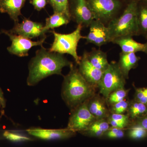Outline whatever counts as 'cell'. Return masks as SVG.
<instances>
[{"instance_id": "obj_4", "label": "cell", "mask_w": 147, "mask_h": 147, "mask_svg": "<svg viewBox=\"0 0 147 147\" xmlns=\"http://www.w3.org/2000/svg\"><path fill=\"white\" fill-rule=\"evenodd\" d=\"M82 25H78L76 30L68 34L59 33L55 30L50 31L54 36V40L49 51L64 55L69 54L74 59L76 64H79L81 57L78 56L77 48L79 40L82 38L86 39V36L81 34Z\"/></svg>"}, {"instance_id": "obj_9", "label": "cell", "mask_w": 147, "mask_h": 147, "mask_svg": "<svg viewBox=\"0 0 147 147\" xmlns=\"http://www.w3.org/2000/svg\"><path fill=\"white\" fill-rule=\"evenodd\" d=\"M71 19L83 27H88L95 17L87 0H68Z\"/></svg>"}, {"instance_id": "obj_17", "label": "cell", "mask_w": 147, "mask_h": 147, "mask_svg": "<svg viewBox=\"0 0 147 147\" xmlns=\"http://www.w3.org/2000/svg\"><path fill=\"white\" fill-rule=\"evenodd\" d=\"M83 55L92 65L100 71L104 72L109 66L107 54L100 49L93 48L90 52L86 51Z\"/></svg>"}, {"instance_id": "obj_22", "label": "cell", "mask_w": 147, "mask_h": 147, "mask_svg": "<svg viewBox=\"0 0 147 147\" xmlns=\"http://www.w3.org/2000/svg\"><path fill=\"white\" fill-rule=\"evenodd\" d=\"M147 112V105L134 99L129 102L127 115L131 121L144 115Z\"/></svg>"}, {"instance_id": "obj_24", "label": "cell", "mask_w": 147, "mask_h": 147, "mask_svg": "<svg viewBox=\"0 0 147 147\" xmlns=\"http://www.w3.org/2000/svg\"><path fill=\"white\" fill-rule=\"evenodd\" d=\"M48 3L53 8L54 13H63L71 19L68 0H48Z\"/></svg>"}, {"instance_id": "obj_13", "label": "cell", "mask_w": 147, "mask_h": 147, "mask_svg": "<svg viewBox=\"0 0 147 147\" xmlns=\"http://www.w3.org/2000/svg\"><path fill=\"white\" fill-rule=\"evenodd\" d=\"M88 109L96 119H107L110 115L106 99L99 94H95L87 100Z\"/></svg>"}, {"instance_id": "obj_29", "label": "cell", "mask_w": 147, "mask_h": 147, "mask_svg": "<svg viewBox=\"0 0 147 147\" xmlns=\"http://www.w3.org/2000/svg\"><path fill=\"white\" fill-rule=\"evenodd\" d=\"M133 86L135 90L134 100L147 105V87L138 88Z\"/></svg>"}, {"instance_id": "obj_1", "label": "cell", "mask_w": 147, "mask_h": 147, "mask_svg": "<svg viewBox=\"0 0 147 147\" xmlns=\"http://www.w3.org/2000/svg\"><path fill=\"white\" fill-rule=\"evenodd\" d=\"M73 65V63L63 54L50 52L42 46L29 62L27 85L33 86L42 79L54 74L63 76L61 73L63 68Z\"/></svg>"}, {"instance_id": "obj_21", "label": "cell", "mask_w": 147, "mask_h": 147, "mask_svg": "<svg viewBox=\"0 0 147 147\" xmlns=\"http://www.w3.org/2000/svg\"><path fill=\"white\" fill-rule=\"evenodd\" d=\"M137 21L139 35L147 38V3L142 1L138 2Z\"/></svg>"}, {"instance_id": "obj_36", "label": "cell", "mask_w": 147, "mask_h": 147, "mask_svg": "<svg viewBox=\"0 0 147 147\" xmlns=\"http://www.w3.org/2000/svg\"><path fill=\"white\" fill-rule=\"evenodd\" d=\"M146 43H147V42H146Z\"/></svg>"}, {"instance_id": "obj_14", "label": "cell", "mask_w": 147, "mask_h": 147, "mask_svg": "<svg viewBox=\"0 0 147 147\" xmlns=\"http://www.w3.org/2000/svg\"><path fill=\"white\" fill-rule=\"evenodd\" d=\"M78 65L79 72L87 82L97 88L98 85L102 78L103 71L92 65L84 55L81 57Z\"/></svg>"}, {"instance_id": "obj_28", "label": "cell", "mask_w": 147, "mask_h": 147, "mask_svg": "<svg viewBox=\"0 0 147 147\" xmlns=\"http://www.w3.org/2000/svg\"><path fill=\"white\" fill-rule=\"evenodd\" d=\"M125 129L110 127L103 136L109 139H121L124 136Z\"/></svg>"}, {"instance_id": "obj_23", "label": "cell", "mask_w": 147, "mask_h": 147, "mask_svg": "<svg viewBox=\"0 0 147 147\" xmlns=\"http://www.w3.org/2000/svg\"><path fill=\"white\" fill-rule=\"evenodd\" d=\"M107 120L110 126L115 128H127L131 123L129 117L127 114L110 113Z\"/></svg>"}, {"instance_id": "obj_18", "label": "cell", "mask_w": 147, "mask_h": 147, "mask_svg": "<svg viewBox=\"0 0 147 147\" xmlns=\"http://www.w3.org/2000/svg\"><path fill=\"white\" fill-rule=\"evenodd\" d=\"M140 59L135 53H125L121 52L120 53L118 64L125 79H128L129 71L137 67Z\"/></svg>"}, {"instance_id": "obj_26", "label": "cell", "mask_w": 147, "mask_h": 147, "mask_svg": "<svg viewBox=\"0 0 147 147\" xmlns=\"http://www.w3.org/2000/svg\"><path fill=\"white\" fill-rule=\"evenodd\" d=\"M128 129V136L133 139H144L147 137V129L142 127L131 125L127 127Z\"/></svg>"}, {"instance_id": "obj_31", "label": "cell", "mask_w": 147, "mask_h": 147, "mask_svg": "<svg viewBox=\"0 0 147 147\" xmlns=\"http://www.w3.org/2000/svg\"><path fill=\"white\" fill-rule=\"evenodd\" d=\"M131 125L142 127L147 129V112L144 115L131 121L129 126Z\"/></svg>"}, {"instance_id": "obj_27", "label": "cell", "mask_w": 147, "mask_h": 147, "mask_svg": "<svg viewBox=\"0 0 147 147\" xmlns=\"http://www.w3.org/2000/svg\"><path fill=\"white\" fill-rule=\"evenodd\" d=\"M130 101L126 99L109 106L110 113L124 114L127 112Z\"/></svg>"}, {"instance_id": "obj_3", "label": "cell", "mask_w": 147, "mask_h": 147, "mask_svg": "<svg viewBox=\"0 0 147 147\" xmlns=\"http://www.w3.org/2000/svg\"><path fill=\"white\" fill-rule=\"evenodd\" d=\"M139 1L129 2L123 13L108 24L111 42L121 37L139 35L137 21Z\"/></svg>"}, {"instance_id": "obj_30", "label": "cell", "mask_w": 147, "mask_h": 147, "mask_svg": "<svg viewBox=\"0 0 147 147\" xmlns=\"http://www.w3.org/2000/svg\"><path fill=\"white\" fill-rule=\"evenodd\" d=\"M3 136L11 142H24L30 140L28 137L16 132L5 131L4 132Z\"/></svg>"}, {"instance_id": "obj_19", "label": "cell", "mask_w": 147, "mask_h": 147, "mask_svg": "<svg viewBox=\"0 0 147 147\" xmlns=\"http://www.w3.org/2000/svg\"><path fill=\"white\" fill-rule=\"evenodd\" d=\"M110 127L107 119H97L86 130L81 133L90 137H101L103 136Z\"/></svg>"}, {"instance_id": "obj_33", "label": "cell", "mask_w": 147, "mask_h": 147, "mask_svg": "<svg viewBox=\"0 0 147 147\" xmlns=\"http://www.w3.org/2000/svg\"><path fill=\"white\" fill-rule=\"evenodd\" d=\"M6 100L4 96L2 90L0 88V107L1 108H5L6 107Z\"/></svg>"}, {"instance_id": "obj_15", "label": "cell", "mask_w": 147, "mask_h": 147, "mask_svg": "<svg viewBox=\"0 0 147 147\" xmlns=\"http://www.w3.org/2000/svg\"><path fill=\"white\" fill-rule=\"evenodd\" d=\"M27 0H0V12L7 13L14 21L18 23V17L22 16L21 9Z\"/></svg>"}, {"instance_id": "obj_25", "label": "cell", "mask_w": 147, "mask_h": 147, "mask_svg": "<svg viewBox=\"0 0 147 147\" xmlns=\"http://www.w3.org/2000/svg\"><path fill=\"white\" fill-rule=\"evenodd\" d=\"M130 89H125V88L116 90L111 92L106 98L109 106L126 99L128 96Z\"/></svg>"}, {"instance_id": "obj_16", "label": "cell", "mask_w": 147, "mask_h": 147, "mask_svg": "<svg viewBox=\"0 0 147 147\" xmlns=\"http://www.w3.org/2000/svg\"><path fill=\"white\" fill-rule=\"evenodd\" d=\"M121 47V52L125 53L143 52L147 54V43L135 41L132 36H123L114 40L112 42Z\"/></svg>"}, {"instance_id": "obj_6", "label": "cell", "mask_w": 147, "mask_h": 147, "mask_svg": "<svg viewBox=\"0 0 147 147\" xmlns=\"http://www.w3.org/2000/svg\"><path fill=\"white\" fill-rule=\"evenodd\" d=\"M95 19L108 24L118 16L121 9V0H87Z\"/></svg>"}, {"instance_id": "obj_32", "label": "cell", "mask_w": 147, "mask_h": 147, "mask_svg": "<svg viewBox=\"0 0 147 147\" xmlns=\"http://www.w3.org/2000/svg\"><path fill=\"white\" fill-rule=\"evenodd\" d=\"M30 3L38 11L42 10L49 3L48 0H30Z\"/></svg>"}, {"instance_id": "obj_7", "label": "cell", "mask_w": 147, "mask_h": 147, "mask_svg": "<svg viewBox=\"0 0 147 147\" xmlns=\"http://www.w3.org/2000/svg\"><path fill=\"white\" fill-rule=\"evenodd\" d=\"M87 100L71 110L67 128L75 132L82 133L97 120L88 109Z\"/></svg>"}, {"instance_id": "obj_10", "label": "cell", "mask_w": 147, "mask_h": 147, "mask_svg": "<svg viewBox=\"0 0 147 147\" xmlns=\"http://www.w3.org/2000/svg\"><path fill=\"white\" fill-rule=\"evenodd\" d=\"M43 24L34 22L27 18H24L21 23L14 24V26L9 31L13 34L18 35L31 39L35 38L46 36L43 32Z\"/></svg>"}, {"instance_id": "obj_8", "label": "cell", "mask_w": 147, "mask_h": 147, "mask_svg": "<svg viewBox=\"0 0 147 147\" xmlns=\"http://www.w3.org/2000/svg\"><path fill=\"white\" fill-rule=\"evenodd\" d=\"M1 32L7 35L11 41V45L7 48L9 53L19 57L28 56L29 50L32 47L37 46L42 47L46 39V36H45L40 40L34 41L25 37L13 34L6 30H2Z\"/></svg>"}, {"instance_id": "obj_35", "label": "cell", "mask_w": 147, "mask_h": 147, "mask_svg": "<svg viewBox=\"0 0 147 147\" xmlns=\"http://www.w3.org/2000/svg\"><path fill=\"white\" fill-rule=\"evenodd\" d=\"M140 1H142L144 2L147 3V0H140Z\"/></svg>"}, {"instance_id": "obj_12", "label": "cell", "mask_w": 147, "mask_h": 147, "mask_svg": "<svg viewBox=\"0 0 147 147\" xmlns=\"http://www.w3.org/2000/svg\"><path fill=\"white\" fill-rule=\"evenodd\" d=\"M30 135L43 140L65 139L74 137L76 132L67 128L62 129H44L40 127H33L27 129Z\"/></svg>"}, {"instance_id": "obj_34", "label": "cell", "mask_w": 147, "mask_h": 147, "mask_svg": "<svg viewBox=\"0 0 147 147\" xmlns=\"http://www.w3.org/2000/svg\"><path fill=\"white\" fill-rule=\"evenodd\" d=\"M121 1H128L129 2L131 1H140V0H121Z\"/></svg>"}, {"instance_id": "obj_11", "label": "cell", "mask_w": 147, "mask_h": 147, "mask_svg": "<svg viewBox=\"0 0 147 147\" xmlns=\"http://www.w3.org/2000/svg\"><path fill=\"white\" fill-rule=\"evenodd\" d=\"M89 27L88 34L86 36L87 43H92L100 47L111 42L108 27L101 21L94 19Z\"/></svg>"}, {"instance_id": "obj_2", "label": "cell", "mask_w": 147, "mask_h": 147, "mask_svg": "<svg viewBox=\"0 0 147 147\" xmlns=\"http://www.w3.org/2000/svg\"><path fill=\"white\" fill-rule=\"evenodd\" d=\"M69 68L68 74L63 76L61 97L71 111L93 96L97 88L87 82L76 66Z\"/></svg>"}, {"instance_id": "obj_5", "label": "cell", "mask_w": 147, "mask_h": 147, "mask_svg": "<svg viewBox=\"0 0 147 147\" xmlns=\"http://www.w3.org/2000/svg\"><path fill=\"white\" fill-rule=\"evenodd\" d=\"M126 79L119 67L118 62L113 61L103 72L97 86L100 94L105 99L112 92L125 88Z\"/></svg>"}, {"instance_id": "obj_20", "label": "cell", "mask_w": 147, "mask_h": 147, "mask_svg": "<svg viewBox=\"0 0 147 147\" xmlns=\"http://www.w3.org/2000/svg\"><path fill=\"white\" fill-rule=\"evenodd\" d=\"M71 19L65 14L61 13H54L53 15L45 19V24L43 28V32L45 34L50 29H54L67 25Z\"/></svg>"}]
</instances>
